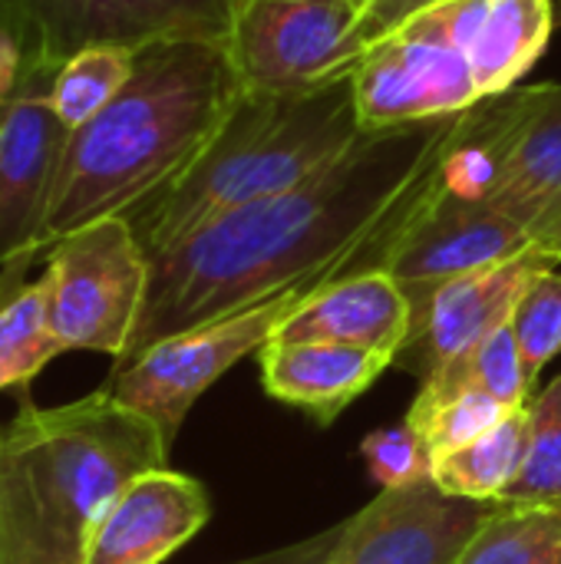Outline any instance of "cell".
I'll list each match as a JSON object with an SVG mask.
<instances>
[{
	"mask_svg": "<svg viewBox=\"0 0 561 564\" xmlns=\"http://www.w3.org/2000/svg\"><path fill=\"white\" fill-rule=\"evenodd\" d=\"M460 119L463 112L364 132L301 185L235 208L152 254L145 304L119 364L324 271H377L440 185Z\"/></svg>",
	"mask_w": 561,
	"mask_h": 564,
	"instance_id": "1",
	"label": "cell"
},
{
	"mask_svg": "<svg viewBox=\"0 0 561 564\" xmlns=\"http://www.w3.org/2000/svg\"><path fill=\"white\" fill-rule=\"evenodd\" d=\"M241 93L225 43L169 40L136 50V69L122 93L69 132L40 254L93 221L126 218L175 182Z\"/></svg>",
	"mask_w": 561,
	"mask_h": 564,
	"instance_id": "2",
	"label": "cell"
},
{
	"mask_svg": "<svg viewBox=\"0 0 561 564\" xmlns=\"http://www.w3.org/2000/svg\"><path fill=\"white\" fill-rule=\"evenodd\" d=\"M169 449L106 387L50 410L23 393L0 436V564H86L106 509Z\"/></svg>",
	"mask_w": 561,
	"mask_h": 564,
	"instance_id": "3",
	"label": "cell"
},
{
	"mask_svg": "<svg viewBox=\"0 0 561 564\" xmlns=\"http://www.w3.org/2000/svg\"><path fill=\"white\" fill-rule=\"evenodd\" d=\"M364 135L354 76L298 93H241L192 165L126 215L145 258L208 221L281 195Z\"/></svg>",
	"mask_w": 561,
	"mask_h": 564,
	"instance_id": "4",
	"label": "cell"
},
{
	"mask_svg": "<svg viewBox=\"0 0 561 564\" xmlns=\"http://www.w3.org/2000/svg\"><path fill=\"white\" fill-rule=\"evenodd\" d=\"M337 278L347 274L324 271L228 317L162 337L132 360L112 367L106 390L122 406L155 423L165 443L172 446L198 397L212 390L235 364H241L245 357H258L274 340L288 314L298 311L317 288Z\"/></svg>",
	"mask_w": 561,
	"mask_h": 564,
	"instance_id": "5",
	"label": "cell"
},
{
	"mask_svg": "<svg viewBox=\"0 0 561 564\" xmlns=\"http://www.w3.org/2000/svg\"><path fill=\"white\" fill-rule=\"evenodd\" d=\"M238 7L241 0H0V30L20 50L23 83H50L86 46L225 43Z\"/></svg>",
	"mask_w": 561,
	"mask_h": 564,
	"instance_id": "6",
	"label": "cell"
},
{
	"mask_svg": "<svg viewBox=\"0 0 561 564\" xmlns=\"http://www.w3.org/2000/svg\"><path fill=\"white\" fill-rule=\"evenodd\" d=\"M380 43L354 0H241L225 40L248 93H298L347 79Z\"/></svg>",
	"mask_w": 561,
	"mask_h": 564,
	"instance_id": "7",
	"label": "cell"
},
{
	"mask_svg": "<svg viewBox=\"0 0 561 564\" xmlns=\"http://www.w3.org/2000/svg\"><path fill=\"white\" fill-rule=\"evenodd\" d=\"M50 327L69 350L122 360L139 324L149 258L126 218L93 221L46 248Z\"/></svg>",
	"mask_w": 561,
	"mask_h": 564,
	"instance_id": "8",
	"label": "cell"
},
{
	"mask_svg": "<svg viewBox=\"0 0 561 564\" xmlns=\"http://www.w3.org/2000/svg\"><path fill=\"white\" fill-rule=\"evenodd\" d=\"M364 132L466 112L483 96L466 53L446 33L436 7L384 36L354 73Z\"/></svg>",
	"mask_w": 561,
	"mask_h": 564,
	"instance_id": "9",
	"label": "cell"
},
{
	"mask_svg": "<svg viewBox=\"0 0 561 564\" xmlns=\"http://www.w3.org/2000/svg\"><path fill=\"white\" fill-rule=\"evenodd\" d=\"M536 248L532 238L486 198L446 188L443 175L433 195L410 215L384 254L387 271L407 294L413 321L436 288L463 274L493 268Z\"/></svg>",
	"mask_w": 561,
	"mask_h": 564,
	"instance_id": "10",
	"label": "cell"
},
{
	"mask_svg": "<svg viewBox=\"0 0 561 564\" xmlns=\"http://www.w3.org/2000/svg\"><path fill=\"white\" fill-rule=\"evenodd\" d=\"M50 83H20L0 109V284H23L69 129L46 106Z\"/></svg>",
	"mask_w": 561,
	"mask_h": 564,
	"instance_id": "11",
	"label": "cell"
},
{
	"mask_svg": "<svg viewBox=\"0 0 561 564\" xmlns=\"http://www.w3.org/2000/svg\"><path fill=\"white\" fill-rule=\"evenodd\" d=\"M493 506L453 499L433 479L384 489L344 519V535L324 564H456Z\"/></svg>",
	"mask_w": 561,
	"mask_h": 564,
	"instance_id": "12",
	"label": "cell"
},
{
	"mask_svg": "<svg viewBox=\"0 0 561 564\" xmlns=\"http://www.w3.org/2000/svg\"><path fill=\"white\" fill-rule=\"evenodd\" d=\"M503 96L506 135L486 202L561 261V83Z\"/></svg>",
	"mask_w": 561,
	"mask_h": 564,
	"instance_id": "13",
	"label": "cell"
},
{
	"mask_svg": "<svg viewBox=\"0 0 561 564\" xmlns=\"http://www.w3.org/2000/svg\"><path fill=\"white\" fill-rule=\"evenodd\" d=\"M552 261L559 258L542 248H529L509 261L446 281L417 314L410 340L397 354V364L427 380L450 360L470 354L489 334L513 321L526 288Z\"/></svg>",
	"mask_w": 561,
	"mask_h": 564,
	"instance_id": "14",
	"label": "cell"
},
{
	"mask_svg": "<svg viewBox=\"0 0 561 564\" xmlns=\"http://www.w3.org/2000/svg\"><path fill=\"white\" fill-rule=\"evenodd\" d=\"M212 519L198 479L169 466L142 473L99 519L86 564H162L188 545Z\"/></svg>",
	"mask_w": 561,
	"mask_h": 564,
	"instance_id": "15",
	"label": "cell"
},
{
	"mask_svg": "<svg viewBox=\"0 0 561 564\" xmlns=\"http://www.w3.org/2000/svg\"><path fill=\"white\" fill-rule=\"evenodd\" d=\"M436 17L466 53L483 99L516 89L559 26L555 0H446Z\"/></svg>",
	"mask_w": 561,
	"mask_h": 564,
	"instance_id": "16",
	"label": "cell"
},
{
	"mask_svg": "<svg viewBox=\"0 0 561 564\" xmlns=\"http://www.w3.org/2000/svg\"><path fill=\"white\" fill-rule=\"evenodd\" d=\"M413 330V307L403 288L387 271H360L317 288L288 321L278 327L274 340H331L350 344L377 354H397L407 347Z\"/></svg>",
	"mask_w": 561,
	"mask_h": 564,
	"instance_id": "17",
	"label": "cell"
},
{
	"mask_svg": "<svg viewBox=\"0 0 561 564\" xmlns=\"http://www.w3.org/2000/svg\"><path fill=\"white\" fill-rule=\"evenodd\" d=\"M390 364V354L331 340H271L258 354L265 393L298 406L321 426H331L360 393L380 380Z\"/></svg>",
	"mask_w": 561,
	"mask_h": 564,
	"instance_id": "18",
	"label": "cell"
},
{
	"mask_svg": "<svg viewBox=\"0 0 561 564\" xmlns=\"http://www.w3.org/2000/svg\"><path fill=\"white\" fill-rule=\"evenodd\" d=\"M526 436H529V406H519L486 436L433 456L430 479L453 499L499 502L522 469Z\"/></svg>",
	"mask_w": 561,
	"mask_h": 564,
	"instance_id": "19",
	"label": "cell"
},
{
	"mask_svg": "<svg viewBox=\"0 0 561 564\" xmlns=\"http://www.w3.org/2000/svg\"><path fill=\"white\" fill-rule=\"evenodd\" d=\"M66 347L50 327L46 281L0 284V393H30V380Z\"/></svg>",
	"mask_w": 561,
	"mask_h": 564,
	"instance_id": "20",
	"label": "cell"
},
{
	"mask_svg": "<svg viewBox=\"0 0 561 564\" xmlns=\"http://www.w3.org/2000/svg\"><path fill=\"white\" fill-rule=\"evenodd\" d=\"M456 564H561V502H496Z\"/></svg>",
	"mask_w": 561,
	"mask_h": 564,
	"instance_id": "21",
	"label": "cell"
},
{
	"mask_svg": "<svg viewBox=\"0 0 561 564\" xmlns=\"http://www.w3.org/2000/svg\"><path fill=\"white\" fill-rule=\"evenodd\" d=\"M463 390H483L513 410L529 406L536 387L529 383L513 321L503 324L496 334H489L470 354L450 360L446 367H440L436 373L420 380L417 397H450V393H463Z\"/></svg>",
	"mask_w": 561,
	"mask_h": 564,
	"instance_id": "22",
	"label": "cell"
},
{
	"mask_svg": "<svg viewBox=\"0 0 561 564\" xmlns=\"http://www.w3.org/2000/svg\"><path fill=\"white\" fill-rule=\"evenodd\" d=\"M132 69H136V50L86 46L53 73L46 86V106L69 132H76L122 93Z\"/></svg>",
	"mask_w": 561,
	"mask_h": 564,
	"instance_id": "23",
	"label": "cell"
},
{
	"mask_svg": "<svg viewBox=\"0 0 561 564\" xmlns=\"http://www.w3.org/2000/svg\"><path fill=\"white\" fill-rule=\"evenodd\" d=\"M499 502H561V373L536 400H529V436L522 469Z\"/></svg>",
	"mask_w": 561,
	"mask_h": 564,
	"instance_id": "24",
	"label": "cell"
},
{
	"mask_svg": "<svg viewBox=\"0 0 561 564\" xmlns=\"http://www.w3.org/2000/svg\"><path fill=\"white\" fill-rule=\"evenodd\" d=\"M509 413L513 406L499 403L496 397L483 390H463L450 397H417L407 413V423L427 440L433 456H440L486 436Z\"/></svg>",
	"mask_w": 561,
	"mask_h": 564,
	"instance_id": "25",
	"label": "cell"
},
{
	"mask_svg": "<svg viewBox=\"0 0 561 564\" xmlns=\"http://www.w3.org/2000/svg\"><path fill=\"white\" fill-rule=\"evenodd\" d=\"M513 330L526 360L529 383L536 387L542 370L561 350V261H552L532 278L513 314Z\"/></svg>",
	"mask_w": 561,
	"mask_h": 564,
	"instance_id": "26",
	"label": "cell"
},
{
	"mask_svg": "<svg viewBox=\"0 0 561 564\" xmlns=\"http://www.w3.org/2000/svg\"><path fill=\"white\" fill-rule=\"evenodd\" d=\"M360 456L367 459L370 476L384 489H403V486L430 479L433 473V449L407 420L400 426L374 430L360 443Z\"/></svg>",
	"mask_w": 561,
	"mask_h": 564,
	"instance_id": "27",
	"label": "cell"
},
{
	"mask_svg": "<svg viewBox=\"0 0 561 564\" xmlns=\"http://www.w3.org/2000/svg\"><path fill=\"white\" fill-rule=\"evenodd\" d=\"M341 535H344V522H337V525H331V529H324L304 542H294V545H284V549H274V552L231 564H324L331 558V552L337 549Z\"/></svg>",
	"mask_w": 561,
	"mask_h": 564,
	"instance_id": "28",
	"label": "cell"
},
{
	"mask_svg": "<svg viewBox=\"0 0 561 564\" xmlns=\"http://www.w3.org/2000/svg\"><path fill=\"white\" fill-rule=\"evenodd\" d=\"M364 7V13L370 17V23L377 26L380 40L397 33L400 26H407L410 20H417L420 13H427L430 7L436 3H446V0H354Z\"/></svg>",
	"mask_w": 561,
	"mask_h": 564,
	"instance_id": "29",
	"label": "cell"
},
{
	"mask_svg": "<svg viewBox=\"0 0 561 564\" xmlns=\"http://www.w3.org/2000/svg\"><path fill=\"white\" fill-rule=\"evenodd\" d=\"M23 83V59H20V50L17 43L0 30V109L17 96Z\"/></svg>",
	"mask_w": 561,
	"mask_h": 564,
	"instance_id": "30",
	"label": "cell"
},
{
	"mask_svg": "<svg viewBox=\"0 0 561 564\" xmlns=\"http://www.w3.org/2000/svg\"><path fill=\"white\" fill-rule=\"evenodd\" d=\"M555 20H559L561 26V0H555Z\"/></svg>",
	"mask_w": 561,
	"mask_h": 564,
	"instance_id": "31",
	"label": "cell"
},
{
	"mask_svg": "<svg viewBox=\"0 0 561 564\" xmlns=\"http://www.w3.org/2000/svg\"><path fill=\"white\" fill-rule=\"evenodd\" d=\"M0 436H3V430H0Z\"/></svg>",
	"mask_w": 561,
	"mask_h": 564,
	"instance_id": "32",
	"label": "cell"
}]
</instances>
